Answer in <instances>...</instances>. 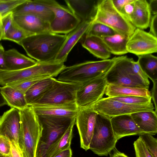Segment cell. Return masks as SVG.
<instances>
[{
  "instance_id": "23",
  "label": "cell",
  "mask_w": 157,
  "mask_h": 157,
  "mask_svg": "<svg viewBox=\"0 0 157 157\" xmlns=\"http://www.w3.org/2000/svg\"><path fill=\"white\" fill-rule=\"evenodd\" d=\"M81 45L97 58L105 60L110 57L111 53L101 38L94 36L85 35Z\"/></svg>"
},
{
  "instance_id": "53",
  "label": "cell",
  "mask_w": 157,
  "mask_h": 157,
  "mask_svg": "<svg viewBox=\"0 0 157 157\" xmlns=\"http://www.w3.org/2000/svg\"><path fill=\"white\" fill-rule=\"evenodd\" d=\"M6 155H3V156H1V157H6Z\"/></svg>"
},
{
  "instance_id": "24",
  "label": "cell",
  "mask_w": 157,
  "mask_h": 157,
  "mask_svg": "<svg viewBox=\"0 0 157 157\" xmlns=\"http://www.w3.org/2000/svg\"><path fill=\"white\" fill-rule=\"evenodd\" d=\"M55 79L53 77L45 78L31 86L25 94L28 105L35 104L40 99L50 88Z\"/></svg>"
},
{
  "instance_id": "8",
  "label": "cell",
  "mask_w": 157,
  "mask_h": 157,
  "mask_svg": "<svg viewBox=\"0 0 157 157\" xmlns=\"http://www.w3.org/2000/svg\"><path fill=\"white\" fill-rule=\"evenodd\" d=\"M80 84L61 81L56 79L48 90L32 105L76 104V93Z\"/></svg>"
},
{
  "instance_id": "28",
  "label": "cell",
  "mask_w": 157,
  "mask_h": 157,
  "mask_svg": "<svg viewBox=\"0 0 157 157\" xmlns=\"http://www.w3.org/2000/svg\"><path fill=\"white\" fill-rule=\"evenodd\" d=\"M75 123L74 119L61 138L48 149L45 157H53L61 151L71 147L73 137V129Z\"/></svg>"
},
{
  "instance_id": "18",
  "label": "cell",
  "mask_w": 157,
  "mask_h": 157,
  "mask_svg": "<svg viewBox=\"0 0 157 157\" xmlns=\"http://www.w3.org/2000/svg\"><path fill=\"white\" fill-rule=\"evenodd\" d=\"M92 23V21L81 22L76 28L67 34L66 38L55 61L64 63L67 61L71 50L85 35Z\"/></svg>"
},
{
  "instance_id": "10",
  "label": "cell",
  "mask_w": 157,
  "mask_h": 157,
  "mask_svg": "<svg viewBox=\"0 0 157 157\" xmlns=\"http://www.w3.org/2000/svg\"><path fill=\"white\" fill-rule=\"evenodd\" d=\"M105 76L80 84L76 95V104L78 108L93 106L102 98L108 84Z\"/></svg>"
},
{
  "instance_id": "3",
  "label": "cell",
  "mask_w": 157,
  "mask_h": 157,
  "mask_svg": "<svg viewBox=\"0 0 157 157\" xmlns=\"http://www.w3.org/2000/svg\"><path fill=\"white\" fill-rule=\"evenodd\" d=\"M20 128L18 145L23 157H36L42 128L37 115L30 106L19 110Z\"/></svg>"
},
{
  "instance_id": "45",
  "label": "cell",
  "mask_w": 157,
  "mask_h": 157,
  "mask_svg": "<svg viewBox=\"0 0 157 157\" xmlns=\"http://www.w3.org/2000/svg\"><path fill=\"white\" fill-rule=\"evenodd\" d=\"M132 0H112L115 7L119 11L122 10L124 6L131 2Z\"/></svg>"
},
{
  "instance_id": "12",
  "label": "cell",
  "mask_w": 157,
  "mask_h": 157,
  "mask_svg": "<svg viewBox=\"0 0 157 157\" xmlns=\"http://www.w3.org/2000/svg\"><path fill=\"white\" fill-rule=\"evenodd\" d=\"M98 113L93 106L78 108L75 123L79 134L80 146L85 151L89 149Z\"/></svg>"
},
{
  "instance_id": "40",
  "label": "cell",
  "mask_w": 157,
  "mask_h": 157,
  "mask_svg": "<svg viewBox=\"0 0 157 157\" xmlns=\"http://www.w3.org/2000/svg\"><path fill=\"white\" fill-rule=\"evenodd\" d=\"M11 142L6 137H0V153L6 155L10 152Z\"/></svg>"
},
{
  "instance_id": "15",
  "label": "cell",
  "mask_w": 157,
  "mask_h": 157,
  "mask_svg": "<svg viewBox=\"0 0 157 157\" xmlns=\"http://www.w3.org/2000/svg\"><path fill=\"white\" fill-rule=\"evenodd\" d=\"M13 19L18 26L32 34L52 33L49 23L35 14L13 15Z\"/></svg>"
},
{
  "instance_id": "13",
  "label": "cell",
  "mask_w": 157,
  "mask_h": 157,
  "mask_svg": "<svg viewBox=\"0 0 157 157\" xmlns=\"http://www.w3.org/2000/svg\"><path fill=\"white\" fill-rule=\"evenodd\" d=\"M128 52L139 56L157 52V37L136 28L126 44Z\"/></svg>"
},
{
  "instance_id": "21",
  "label": "cell",
  "mask_w": 157,
  "mask_h": 157,
  "mask_svg": "<svg viewBox=\"0 0 157 157\" xmlns=\"http://www.w3.org/2000/svg\"><path fill=\"white\" fill-rule=\"evenodd\" d=\"M4 57L6 70L16 71L33 66L37 62L20 53L15 49L5 51Z\"/></svg>"
},
{
  "instance_id": "44",
  "label": "cell",
  "mask_w": 157,
  "mask_h": 157,
  "mask_svg": "<svg viewBox=\"0 0 157 157\" xmlns=\"http://www.w3.org/2000/svg\"><path fill=\"white\" fill-rule=\"evenodd\" d=\"M11 146L10 152L12 157H23L18 146L14 141L11 142Z\"/></svg>"
},
{
  "instance_id": "22",
  "label": "cell",
  "mask_w": 157,
  "mask_h": 157,
  "mask_svg": "<svg viewBox=\"0 0 157 157\" xmlns=\"http://www.w3.org/2000/svg\"><path fill=\"white\" fill-rule=\"evenodd\" d=\"M131 114L136 125L144 133L152 135L157 133V113L141 111Z\"/></svg>"
},
{
  "instance_id": "14",
  "label": "cell",
  "mask_w": 157,
  "mask_h": 157,
  "mask_svg": "<svg viewBox=\"0 0 157 157\" xmlns=\"http://www.w3.org/2000/svg\"><path fill=\"white\" fill-rule=\"evenodd\" d=\"M20 124L19 110L11 108L0 117V136L6 137L11 142L14 141L18 146Z\"/></svg>"
},
{
  "instance_id": "37",
  "label": "cell",
  "mask_w": 157,
  "mask_h": 157,
  "mask_svg": "<svg viewBox=\"0 0 157 157\" xmlns=\"http://www.w3.org/2000/svg\"><path fill=\"white\" fill-rule=\"evenodd\" d=\"M13 21V14L12 12L6 14L1 18L0 19V40H3Z\"/></svg>"
},
{
  "instance_id": "19",
  "label": "cell",
  "mask_w": 157,
  "mask_h": 157,
  "mask_svg": "<svg viewBox=\"0 0 157 157\" xmlns=\"http://www.w3.org/2000/svg\"><path fill=\"white\" fill-rule=\"evenodd\" d=\"M68 9L81 22L92 21L97 1L65 0Z\"/></svg>"
},
{
  "instance_id": "43",
  "label": "cell",
  "mask_w": 157,
  "mask_h": 157,
  "mask_svg": "<svg viewBox=\"0 0 157 157\" xmlns=\"http://www.w3.org/2000/svg\"><path fill=\"white\" fill-rule=\"evenodd\" d=\"M153 83V87L151 92V99L155 105V111L157 113V81H155L152 82Z\"/></svg>"
},
{
  "instance_id": "5",
  "label": "cell",
  "mask_w": 157,
  "mask_h": 157,
  "mask_svg": "<svg viewBox=\"0 0 157 157\" xmlns=\"http://www.w3.org/2000/svg\"><path fill=\"white\" fill-rule=\"evenodd\" d=\"M98 22L110 27L116 32L129 37L136 28L114 6L112 0H98L92 22Z\"/></svg>"
},
{
  "instance_id": "29",
  "label": "cell",
  "mask_w": 157,
  "mask_h": 157,
  "mask_svg": "<svg viewBox=\"0 0 157 157\" xmlns=\"http://www.w3.org/2000/svg\"><path fill=\"white\" fill-rule=\"evenodd\" d=\"M137 61L143 71L152 82L157 80V57L151 54L138 56Z\"/></svg>"
},
{
  "instance_id": "36",
  "label": "cell",
  "mask_w": 157,
  "mask_h": 157,
  "mask_svg": "<svg viewBox=\"0 0 157 157\" xmlns=\"http://www.w3.org/2000/svg\"><path fill=\"white\" fill-rule=\"evenodd\" d=\"M35 3L34 1L26 0L16 7L12 11L13 15L34 14Z\"/></svg>"
},
{
  "instance_id": "4",
  "label": "cell",
  "mask_w": 157,
  "mask_h": 157,
  "mask_svg": "<svg viewBox=\"0 0 157 157\" xmlns=\"http://www.w3.org/2000/svg\"><path fill=\"white\" fill-rule=\"evenodd\" d=\"M116 57L98 61H89L66 67L59 75L58 80L81 84L105 75Z\"/></svg>"
},
{
  "instance_id": "31",
  "label": "cell",
  "mask_w": 157,
  "mask_h": 157,
  "mask_svg": "<svg viewBox=\"0 0 157 157\" xmlns=\"http://www.w3.org/2000/svg\"><path fill=\"white\" fill-rule=\"evenodd\" d=\"M116 32L108 26L98 22H92L85 35L96 36L100 38L113 35Z\"/></svg>"
},
{
  "instance_id": "38",
  "label": "cell",
  "mask_w": 157,
  "mask_h": 157,
  "mask_svg": "<svg viewBox=\"0 0 157 157\" xmlns=\"http://www.w3.org/2000/svg\"><path fill=\"white\" fill-rule=\"evenodd\" d=\"M136 157H153L140 136L133 143Z\"/></svg>"
},
{
  "instance_id": "32",
  "label": "cell",
  "mask_w": 157,
  "mask_h": 157,
  "mask_svg": "<svg viewBox=\"0 0 157 157\" xmlns=\"http://www.w3.org/2000/svg\"><path fill=\"white\" fill-rule=\"evenodd\" d=\"M35 3L34 14L44 21L50 23L53 19L54 14L52 10L41 0H33Z\"/></svg>"
},
{
  "instance_id": "52",
  "label": "cell",
  "mask_w": 157,
  "mask_h": 157,
  "mask_svg": "<svg viewBox=\"0 0 157 157\" xmlns=\"http://www.w3.org/2000/svg\"><path fill=\"white\" fill-rule=\"evenodd\" d=\"M3 155H3L2 154H1V153H0V157H1V156H3Z\"/></svg>"
},
{
  "instance_id": "54",
  "label": "cell",
  "mask_w": 157,
  "mask_h": 157,
  "mask_svg": "<svg viewBox=\"0 0 157 157\" xmlns=\"http://www.w3.org/2000/svg\"></svg>"
},
{
  "instance_id": "49",
  "label": "cell",
  "mask_w": 157,
  "mask_h": 157,
  "mask_svg": "<svg viewBox=\"0 0 157 157\" xmlns=\"http://www.w3.org/2000/svg\"><path fill=\"white\" fill-rule=\"evenodd\" d=\"M113 152L110 155V157H129L123 153L118 151L116 148L113 149Z\"/></svg>"
},
{
  "instance_id": "7",
  "label": "cell",
  "mask_w": 157,
  "mask_h": 157,
  "mask_svg": "<svg viewBox=\"0 0 157 157\" xmlns=\"http://www.w3.org/2000/svg\"><path fill=\"white\" fill-rule=\"evenodd\" d=\"M111 117L98 113L89 149L99 156H107L118 141L112 129Z\"/></svg>"
},
{
  "instance_id": "20",
  "label": "cell",
  "mask_w": 157,
  "mask_h": 157,
  "mask_svg": "<svg viewBox=\"0 0 157 157\" xmlns=\"http://www.w3.org/2000/svg\"><path fill=\"white\" fill-rule=\"evenodd\" d=\"M151 12L146 0H136L133 12L129 20L136 28L146 29L149 26Z\"/></svg>"
},
{
  "instance_id": "17",
  "label": "cell",
  "mask_w": 157,
  "mask_h": 157,
  "mask_svg": "<svg viewBox=\"0 0 157 157\" xmlns=\"http://www.w3.org/2000/svg\"><path fill=\"white\" fill-rule=\"evenodd\" d=\"M37 116L68 118L75 117L78 108L76 104L41 105L31 106Z\"/></svg>"
},
{
  "instance_id": "11",
  "label": "cell",
  "mask_w": 157,
  "mask_h": 157,
  "mask_svg": "<svg viewBox=\"0 0 157 157\" xmlns=\"http://www.w3.org/2000/svg\"><path fill=\"white\" fill-rule=\"evenodd\" d=\"M93 107L94 110L98 113L110 117L139 112L152 111L155 109L152 102L144 105H131L114 100L108 97L102 98Z\"/></svg>"
},
{
  "instance_id": "26",
  "label": "cell",
  "mask_w": 157,
  "mask_h": 157,
  "mask_svg": "<svg viewBox=\"0 0 157 157\" xmlns=\"http://www.w3.org/2000/svg\"><path fill=\"white\" fill-rule=\"evenodd\" d=\"M129 37L117 33L101 39L111 54L122 55L128 53L126 44Z\"/></svg>"
},
{
  "instance_id": "33",
  "label": "cell",
  "mask_w": 157,
  "mask_h": 157,
  "mask_svg": "<svg viewBox=\"0 0 157 157\" xmlns=\"http://www.w3.org/2000/svg\"><path fill=\"white\" fill-rule=\"evenodd\" d=\"M110 99L122 103L135 105L148 104L151 102V97L135 96H118L109 97Z\"/></svg>"
},
{
  "instance_id": "46",
  "label": "cell",
  "mask_w": 157,
  "mask_h": 157,
  "mask_svg": "<svg viewBox=\"0 0 157 157\" xmlns=\"http://www.w3.org/2000/svg\"><path fill=\"white\" fill-rule=\"evenodd\" d=\"M5 51L3 46L0 43V71L6 70L4 57Z\"/></svg>"
},
{
  "instance_id": "47",
  "label": "cell",
  "mask_w": 157,
  "mask_h": 157,
  "mask_svg": "<svg viewBox=\"0 0 157 157\" xmlns=\"http://www.w3.org/2000/svg\"><path fill=\"white\" fill-rule=\"evenodd\" d=\"M72 151L71 147L63 150L53 157H72Z\"/></svg>"
},
{
  "instance_id": "27",
  "label": "cell",
  "mask_w": 157,
  "mask_h": 157,
  "mask_svg": "<svg viewBox=\"0 0 157 157\" xmlns=\"http://www.w3.org/2000/svg\"><path fill=\"white\" fill-rule=\"evenodd\" d=\"M105 94L109 97L127 96L151 97V92L146 89L120 86L109 84H107Z\"/></svg>"
},
{
  "instance_id": "25",
  "label": "cell",
  "mask_w": 157,
  "mask_h": 157,
  "mask_svg": "<svg viewBox=\"0 0 157 157\" xmlns=\"http://www.w3.org/2000/svg\"><path fill=\"white\" fill-rule=\"evenodd\" d=\"M0 93L11 108L21 110L28 106L25 94L11 86L0 87Z\"/></svg>"
},
{
  "instance_id": "35",
  "label": "cell",
  "mask_w": 157,
  "mask_h": 157,
  "mask_svg": "<svg viewBox=\"0 0 157 157\" xmlns=\"http://www.w3.org/2000/svg\"><path fill=\"white\" fill-rule=\"evenodd\" d=\"M139 136L153 157H157V139L148 134L144 133Z\"/></svg>"
},
{
  "instance_id": "39",
  "label": "cell",
  "mask_w": 157,
  "mask_h": 157,
  "mask_svg": "<svg viewBox=\"0 0 157 157\" xmlns=\"http://www.w3.org/2000/svg\"><path fill=\"white\" fill-rule=\"evenodd\" d=\"M46 78H39L29 80L19 84L11 86L25 94L27 90L33 85Z\"/></svg>"
},
{
  "instance_id": "50",
  "label": "cell",
  "mask_w": 157,
  "mask_h": 157,
  "mask_svg": "<svg viewBox=\"0 0 157 157\" xmlns=\"http://www.w3.org/2000/svg\"><path fill=\"white\" fill-rule=\"evenodd\" d=\"M6 105H7V103L3 96L0 93V107Z\"/></svg>"
},
{
  "instance_id": "48",
  "label": "cell",
  "mask_w": 157,
  "mask_h": 157,
  "mask_svg": "<svg viewBox=\"0 0 157 157\" xmlns=\"http://www.w3.org/2000/svg\"><path fill=\"white\" fill-rule=\"evenodd\" d=\"M148 3L151 12L157 14V0H150Z\"/></svg>"
},
{
  "instance_id": "34",
  "label": "cell",
  "mask_w": 157,
  "mask_h": 157,
  "mask_svg": "<svg viewBox=\"0 0 157 157\" xmlns=\"http://www.w3.org/2000/svg\"><path fill=\"white\" fill-rule=\"evenodd\" d=\"M26 0H0V19Z\"/></svg>"
},
{
  "instance_id": "6",
  "label": "cell",
  "mask_w": 157,
  "mask_h": 157,
  "mask_svg": "<svg viewBox=\"0 0 157 157\" xmlns=\"http://www.w3.org/2000/svg\"><path fill=\"white\" fill-rule=\"evenodd\" d=\"M38 117L42 130L37 147L36 157H45L49 148L61 138L75 117L71 119L50 116Z\"/></svg>"
},
{
  "instance_id": "16",
  "label": "cell",
  "mask_w": 157,
  "mask_h": 157,
  "mask_svg": "<svg viewBox=\"0 0 157 157\" xmlns=\"http://www.w3.org/2000/svg\"><path fill=\"white\" fill-rule=\"evenodd\" d=\"M110 121L114 134L118 140L125 136L144 134L130 114L113 117Z\"/></svg>"
},
{
  "instance_id": "42",
  "label": "cell",
  "mask_w": 157,
  "mask_h": 157,
  "mask_svg": "<svg viewBox=\"0 0 157 157\" xmlns=\"http://www.w3.org/2000/svg\"><path fill=\"white\" fill-rule=\"evenodd\" d=\"M149 27L150 28L149 33L157 37V14L151 17Z\"/></svg>"
},
{
  "instance_id": "51",
  "label": "cell",
  "mask_w": 157,
  "mask_h": 157,
  "mask_svg": "<svg viewBox=\"0 0 157 157\" xmlns=\"http://www.w3.org/2000/svg\"><path fill=\"white\" fill-rule=\"evenodd\" d=\"M6 157H12L11 152L9 155H6Z\"/></svg>"
},
{
  "instance_id": "41",
  "label": "cell",
  "mask_w": 157,
  "mask_h": 157,
  "mask_svg": "<svg viewBox=\"0 0 157 157\" xmlns=\"http://www.w3.org/2000/svg\"><path fill=\"white\" fill-rule=\"evenodd\" d=\"M136 0H132L131 2L126 4L120 11L129 20L133 12Z\"/></svg>"
},
{
  "instance_id": "1",
  "label": "cell",
  "mask_w": 157,
  "mask_h": 157,
  "mask_svg": "<svg viewBox=\"0 0 157 157\" xmlns=\"http://www.w3.org/2000/svg\"><path fill=\"white\" fill-rule=\"evenodd\" d=\"M67 36L51 32L34 34L24 39L19 45L37 62H52L55 61Z\"/></svg>"
},
{
  "instance_id": "9",
  "label": "cell",
  "mask_w": 157,
  "mask_h": 157,
  "mask_svg": "<svg viewBox=\"0 0 157 157\" xmlns=\"http://www.w3.org/2000/svg\"><path fill=\"white\" fill-rule=\"evenodd\" d=\"M41 0L54 13V18L49 23L52 33L67 34L76 28L81 22L68 9L61 6L56 1Z\"/></svg>"
},
{
  "instance_id": "2",
  "label": "cell",
  "mask_w": 157,
  "mask_h": 157,
  "mask_svg": "<svg viewBox=\"0 0 157 157\" xmlns=\"http://www.w3.org/2000/svg\"><path fill=\"white\" fill-rule=\"evenodd\" d=\"M105 77L108 84L149 89V86L143 81L146 75L137 62L126 56L116 57Z\"/></svg>"
},
{
  "instance_id": "30",
  "label": "cell",
  "mask_w": 157,
  "mask_h": 157,
  "mask_svg": "<svg viewBox=\"0 0 157 157\" xmlns=\"http://www.w3.org/2000/svg\"><path fill=\"white\" fill-rule=\"evenodd\" d=\"M32 35L21 28L13 21L3 40L12 41L19 45L22 40Z\"/></svg>"
}]
</instances>
